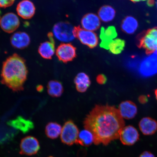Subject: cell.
Here are the masks:
<instances>
[{"label":"cell","instance_id":"6da1fadb","mask_svg":"<svg viewBox=\"0 0 157 157\" xmlns=\"http://www.w3.org/2000/svg\"><path fill=\"white\" fill-rule=\"evenodd\" d=\"M84 125L86 129L93 133L94 144L106 146L119 138L125 123L118 109L115 107L97 105L86 118Z\"/></svg>","mask_w":157,"mask_h":157},{"label":"cell","instance_id":"7a4b0ae2","mask_svg":"<svg viewBox=\"0 0 157 157\" xmlns=\"http://www.w3.org/2000/svg\"><path fill=\"white\" fill-rule=\"evenodd\" d=\"M28 73L24 58L14 54L6 59L3 63L1 82L13 92L22 91Z\"/></svg>","mask_w":157,"mask_h":157},{"label":"cell","instance_id":"3957f363","mask_svg":"<svg viewBox=\"0 0 157 157\" xmlns=\"http://www.w3.org/2000/svg\"><path fill=\"white\" fill-rule=\"evenodd\" d=\"M76 28L67 21H60L53 27L52 34L62 44H70L76 38Z\"/></svg>","mask_w":157,"mask_h":157},{"label":"cell","instance_id":"277c9868","mask_svg":"<svg viewBox=\"0 0 157 157\" xmlns=\"http://www.w3.org/2000/svg\"><path fill=\"white\" fill-rule=\"evenodd\" d=\"M139 46L146 51L147 54L157 51V27L148 29L141 36Z\"/></svg>","mask_w":157,"mask_h":157},{"label":"cell","instance_id":"5b68a950","mask_svg":"<svg viewBox=\"0 0 157 157\" xmlns=\"http://www.w3.org/2000/svg\"><path fill=\"white\" fill-rule=\"evenodd\" d=\"M79 131L76 125L71 121L65 123L62 127L60 134L62 142L68 146L76 144L78 140Z\"/></svg>","mask_w":157,"mask_h":157},{"label":"cell","instance_id":"8992f818","mask_svg":"<svg viewBox=\"0 0 157 157\" xmlns=\"http://www.w3.org/2000/svg\"><path fill=\"white\" fill-rule=\"evenodd\" d=\"M40 148L39 141L35 137L27 136L21 141L20 154L31 156L37 154Z\"/></svg>","mask_w":157,"mask_h":157},{"label":"cell","instance_id":"52a82bcc","mask_svg":"<svg viewBox=\"0 0 157 157\" xmlns=\"http://www.w3.org/2000/svg\"><path fill=\"white\" fill-rule=\"evenodd\" d=\"M76 36L82 44L90 48H95L99 43V38L94 31L76 28Z\"/></svg>","mask_w":157,"mask_h":157},{"label":"cell","instance_id":"ba28073f","mask_svg":"<svg viewBox=\"0 0 157 157\" xmlns=\"http://www.w3.org/2000/svg\"><path fill=\"white\" fill-rule=\"evenodd\" d=\"M20 24L18 17L13 13H6L0 18V27L6 33L14 32L18 28Z\"/></svg>","mask_w":157,"mask_h":157},{"label":"cell","instance_id":"9c48e42d","mask_svg":"<svg viewBox=\"0 0 157 157\" xmlns=\"http://www.w3.org/2000/svg\"><path fill=\"white\" fill-rule=\"evenodd\" d=\"M56 54L59 60L66 63L71 61L76 57V49L71 44H61L56 50Z\"/></svg>","mask_w":157,"mask_h":157},{"label":"cell","instance_id":"30bf717a","mask_svg":"<svg viewBox=\"0 0 157 157\" xmlns=\"http://www.w3.org/2000/svg\"><path fill=\"white\" fill-rule=\"evenodd\" d=\"M121 143L126 146H132L139 140V133L137 129L131 125L124 127L119 133Z\"/></svg>","mask_w":157,"mask_h":157},{"label":"cell","instance_id":"8fae6325","mask_svg":"<svg viewBox=\"0 0 157 157\" xmlns=\"http://www.w3.org/2000/svg\"><path fill=\"white\" fill-rule=\"evenodd\" d=\"M140 72L143 76H150L157 73V51L145 59L141 63Z\"/></svg>","mask_w":157,"mask_h":157},{"label":"cell","instance_id":"7c38bea8","mask_svg":"<svg viewBox=\"0 0 157 157\" xmlns=\"http://www.w3.org/2000/svg\"><path fill=\"white\" fill-rule=\"evenodd\" d=\"M48 40L41 44L39 46V54L43 58L51 59L56 52L54 36L52 33L48 34Z\"/></svg>","mask_w":157,"mask_h":157},{"label":"cell","instance_id":"4fadbf2b","mask_svg":"<svg viewBox=\"0 0 157 157\" xmlns=\"http://www.w3.org/2000/svg\"><path fill=\"white\" fill-rule=\"evenodd\" d=\"M16 10L19 17L23 19H29L34 16L36 9L32 2L23 0L17 5Z\"/></svg>","mask_w":157,"mask_h":157},{"label":"cell","instance_id":"5bb4252c","mask_svg":"<svg viewBox=\"0 0 157 157\" xmlns=\"http://www.w3.org/2000/svg\"><path fill=\"white\" fill-rule=\"evenodd\" d=\"M82 28L92 31L97 30L101 26V21L98 15L90 13L84 15L81 22Z\"/></svg>","mask_w":157,"mask_h":157},{"label":"cell","instance_id":"9a60e30c","mask_svg":"<svg viewBox=\"0 0 157 157\" xmlns=\"http://www.w3.org/2000/svg\"><path fill=\"white\" fill-rule=\"evenodd\" d=\"M30 41L29 35L26 33L21 31L14 33L10 38L12 46L18 49L26 48L30 44Z\"/></svg>","mask_w":157,"mask_h":157},{"label":"cell","instance_id":"2e32d148","mask_svg":"<svg viewBox=\"0 0 157 157\" xmlns=\"http://www.w3.org/2000/svg\"><path fill=\"white\" fill-rule=\"evenodd\" d=\"M117 36L116 29L114 27L110 26L106 28L102 27L100 31V46L101 48L107 50L110 43L116 38Z\"/></svg>","mask_w":157,"mask_h":157},{"label":"cell","instance_id":"e0dca14e","mask_svg":"<svg viewBox=\"0 0 157 157\" xmlns=\"http://www.w3.org/2000/svg\"><path fill=\"white\" fill-rule=\"evenodd\" d=\"M118 110L121 117L126 119H133L137 113L136 105L130 101L122 102L119 105Z\"/></svg>","mask_w":157,"mask_h":157},{"label":"cell","instance_id":"ac0fdd59","mask_svg":"<svg viewBox=\"0 0 157 157\" xmlns=\"http://www.w3.org/2000/svg\"><path fill=\"white\" fill-rule=\"evenodd\" d=\"M8 124L10 126L19 129L24 133L29 132L34 128L32 121L21 117H17L16 119L10 121Z\"/></svg>","mask_w":157,"mask_h":157},{"label":"cell","instance_id":"d6986e66","mask_svg":"<svg viewBox=\"0 0 157 157\" xmlns=\"http://www.w3.org/2000/svg\"><path fill=\"white\" fill-rule=\"evenodd\" d=\"M139 127L143 134L152 135L156 132L157 122L150 117H144L140 121Z\"/></svg>","mask_w":157,"mask_h":157},{"label":"cell","instance_id":"ffe728a7","mask_svg":"<svg viewBox=\"0 0 157 157\" xmlns=\"http://www.w3.org/2000/svg\"><path fill=\"white\" fill-rule=\"evenodd\" d=\"M76 90L80 93L86 91L91 84L89 76L84 72L78 73L74 80Z\"/></svg>","mask_w":157,"mask_h":157},{"label":"cell","instance_id":"44dd1931","mask_svg":"<svg viewBox=\"0 0 157 157\" xmlns=\"http://www.w3.org/2000/svg\"><path fill=\"white\" fill-rule=\"evenodd\" d=\"M138 27V22L132 16H128L123 19L121 25L122 30L127 34H132L136 32Z\"/></svg>","mask_w":157,"mask_h":157},{"label":"cell","instance_id":"7402d4cb","mask_svg":"<svg viewBox=\"0 0 157 157\" xmlns=\"http://www.w3.org/2000/svg\"><path fill=\"white\" fill-rule=\"evenodd\" d=\"M98 15L101 21L105 23L109 22L115 18V10L111 6H104L100 8Z\"/></svg>","mask_w":157,"mask_h":157},{"label":"cell","instance_id":"603a6c76","mask_svg":"<svg viewBox=\"0 0 157 157\" xmlns=\"http://www.w3.org/2000/svg\"><path fill=\"white\" fill-rule=\"evenodd\" d=\"M47 88L49 95L52 97H60L63 91V88L61 83L56 80L49 81Z\"/></svg>","mask_w":157,"mask_h":157},{"label":"cell","instance_id":"cb8c5ba5","mask_svg":"<svg viewBox=\"0 0 157 157\" xmlns=\"http://www.w3.org/2000/svg\"><path fill=\"white\" fill-rule=\"evenodd\" d=\"M94 143V136L92 133L88 129H84L79 133L76 144L88 147Z\"/></svg>","mask_w":157,"mask_h":157},{"label":"cell","instance_id":"d4e9b609","mask_svg":"<svg viewBox=\"0 0 157 157\" xmlns=\"http://www.w3.org/2000/svg\"><path fill=\"white\" fill-rule=\"evenodd\" d=\"M62 128L61 126L56 122H51L47 124L45 128V133L47 137L51 139L58 138L61 134Z\"/></svg>","mask_w":157,"mask_h":157},{"label":"cell","instance_id":"484cf974","mask_svg":"<svg viewBox=\"0 0 157 157\" xmlns=\"http://www.w3.org/2000/svg\"><path fill=\"white\" fill-rule=\"evenodd\" d=\"M125 41L122 39L116 38L111 41L108 46V50L111 53L115 55L121 54L124 49Z\"/></svg>","mask_w":157,"mask_h":157},{"label":"cell","instance_id":"4316f807","mask_svg":"<svg viewBox=\"0 0 157 157\" xmlns=\"http://www.w3.org/2000/svg\"><path fill=\"white\" fill-rule=\"evenodd\" d=\"M15 0H0V7L6 8L10 6L14 3Z\"/></svg>","mask_w":157,"mask_h":157},{"label":"cell","instance_id":"83f0119b","mask_svg":"<svg viewBox=\"0 0 157 157\" xmlns=\"http://www.w3.org/2000/svg\"><path fill=\"white\" fill-rule=\"evenodd\" d=\"M107 78L106 76L103 74L99 75L97 78V80L98 83L101 84H105L107 82Z\"/></svg>","mask_w":157,"mask_h":157},{"label":"cell","instance_id":"f1b7e54d","mask_svg":"<svg viewBox=\"0 0 157 157\" xmlns=\"http://www.w3.org/2000/svg\"><path fill=\"white\" fill-rule=\"evenodd\" d=\"M139 157H155L154 155L150 152L144 151Z\"/></svg>","mask_w":157,"mask_h":157},{"label":"cell","instance_id":"f546056e","mask_svg":"<svg viewBox=\"0 0 157 157\" xmlns=\"http://www.w3.org/2000/svg\"><path fill=\"white\" fill-rule=\"evenodd\" d=\"M148 98L146 96H141L139 98V101L141 103L145 104L148 101Z\"/></svg>","mask_w":157,"mask_h":157},{"label":"cell","instance_id":"4dcf8cb0","mask_svg":"<svg viewBox=\"0 0 157 157\" xmlns=\"http://www.w3.org/2000/svg\"><path fill=\"white\" fill-rule=\"evenodd\" d=\"M130 1L134 2H139L146 1L147 0H130Z\"/></svg>","mask_w":157,"mask_h":157},{"label":"cell","instance_id":"1f68e13d","mask_svg":"<svg viewBox=\"0 0 157 157\" xmlns=\"http://www.w3.org/2000/svg\"><path fill=\"white\" fill-rule=\"evenodd\" d=\"M37 88V90H38V91H42V90H43V87H42V86H38V87Z\"/></svg>","mask_w":157,"mask_h":157},{"label":"cell","instance_id":"d6a6232c","mask_svg":"<svg viewBox=\"0 0 157 157\" xmlns=\"http://www.w3.org/2000/svg\"><path fill=\"white\" fill-rule=\"evenodd\" d=\"M155 94L157 100V89L155 91Z\"/></svg>","mask_w":157,"mask_h":157},{"label":"cell","instance_id":"836d02e7","mask_svg":"<svg viewBox=\"0 0 157 157\" xmlns=\"http://www.w3.org/2000/svg\"><path fill=\"white\" fill-rule=\"evenodd\" d=\"M156 7H157V0H156Z\"/></svg>","mask_w":157,"mask_h":157},{"label":"cell","instance_id":"e575fe53","mask_svg":"<svg viewBox=\"0 0 157 157\" xmlns=\"http://www.w3.org/2000/svg\"><path fill=\"white\" fill-rule=\"evenodd\" d=\"M54 157L51 156H49V157Z\"/></svg>","mask_w":157,"mask_h":157},{"label":"cell","instance_id":"d590c367","mask_svg":"<svg viewBox=\"0 0 157 157\" xmlns=\"http://www.w3.org/2000/svg\"><path fill=\"white\" fill-rule=\"evenodd\" d=\"M1 17H0V18H1Z\"/></svg>","mask_w":157,"mask_h":157}]
</instances>
